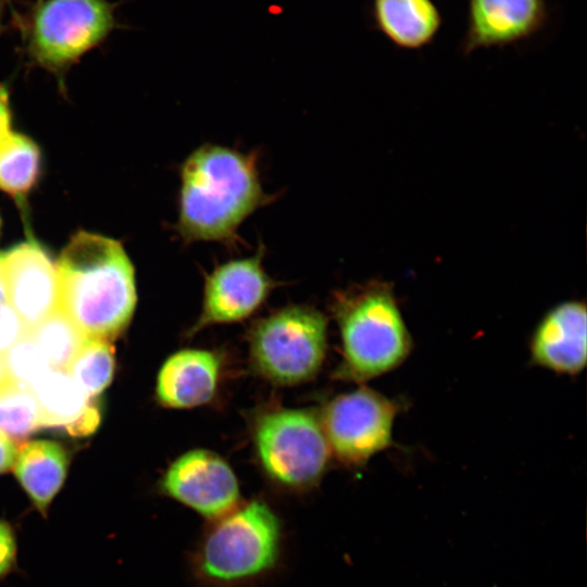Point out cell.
I'll return each mask as SVG.
<instances>
[{
  "instance_id": "52a82bcc",
  "label": "cell",
  "mask_w": 587,
  "mask_h": 587,
  "mask_svg": "<svg viewBox=\"0 0 587 587\" xmlns=\"http://www.w3.org/2000/svg\"><path fill=\"white\" fill-rule=\"evenodd\" d=\"M328 321L309 304H288L255 320L248 330L252 372L274 386L307 383L323 367Z\"/></svg>"
},
{
  "instance_id": "ba28073f",
  "label": "cell",
  "mask_w": 587,
  "mask_h": 587,
  "mask_svg": "<svg viewBox=\"0 0 587 587\" xmlns=\"http://www.w3.org/2000/svg\"><path fill=\"white\" fill-rule=\"evenodd\" d=\"M401 411L396 399L365 386L339 394L319 409L332 455L350 469L364 466L394 446V426Z\"/></svg>"
},
{
  "instance_id": "7c38bea8",
  "label": "cell",
  "mask_w": 587,
  "mask_h": 587,
  "mask_svg": "<svg viewBox=\"0 0 587 587\" xmlns=\"http://www.w3.org/2000/svg\"><path fill=\"white\" fill-rule=\"evenodd\" d=\"M546 0H467L464 54L529 39L547 24Z\"/></svg>"
},
{
  "instance_id": "ffe728a7",
  "label": "cell",
  "mask_w": 587,
  "mask_h": 587,
  "mask_svg": "<svg viewBox=\"0 0 587 587\" xmlns=\"http://www.w3.org/2000/svg\"><path fill=\"white\" fill-rule=\"evenodd\" d=\"M50 367L66 370L86 337L59 309L27 333Z\"/></svg>"
},
{
  "instance_id": "603a6c76",
  "label": "cell",
  "mask_w": 587,
  "mask_h": 587,
  "mask_svg": "<svg viewBox=\"0 0 587 587\" xmlns=\"http://www.w3.org/2000/svg\"><path fill=\"white\" fill-rule=\"evenodd\" d=\"M18 538L15 526L0 517V582L17 570Z\"/></svg>"
},
{
  "instance_id": "f1b7e54d",
  "label": "cell",
  "mask_w": 587,
  "mask_h": 587,
  "mask_svg": "<svg viewBox=\"0 0 587 587\" xmlns=\"http://www.w3.org/2000/svg\"><path fill=\"white\" fill-rule=\"evenodd\" d=\"M4 302H5V296H4L3 287L0 282V303H4Z\"/></svg>"
},
{
  "instance_id": "277c9868",
  "label": "cell",
  "mask_w": 587,
  "mask_h": 587,
  "mask_svg": "<svg viewBox=\"0 0 587 587\" xmlns=\"http://www.w3.org/2000/svg\"><path fill=\"white\" fill-rule=\"evenodd\" d=\"M329 310L340 338L333 379L364 385L410 355L412 336L391 283L373 279L335 291Z\"/></svg>"
},
{
  "instance_id": "44dd1931",
  "label": "cell",
  "mask_w": 587,
  "mask_h": 587,
  "mask_svg": "<svg viewBox=\"0 0 587 587\" xmlns=\"http://www.w3.org/2000/svg\"><path fill=\"white\" fill-rule=\"evenodd\" d=\"M39 427L40 412L33 391L7 377L0 383V430L20 442Z\"/></svg>"
},
{
  "instance_id": "9c48e42d",
  "label": "cell",
  "mask_w": 587,
  "mask_h": 587,
  "mask_svg": "<svg viewBox=\"0 0 587 587\" xmlns=\"http://www.w3.org/2000/svg\"><path fill=\"white\" fill-rule=\"evenodd\" d=\"M157 491L205 522L223 516L243 500L230 464L204 448L190 449L173 460L157 482Z\"/></svg>"
},
{
  "instance_id": "7402d4cb",
  "label": "cell",
  "mask_w": 587,
  "mask_h": 587,
  "mask_svg": "<svg viewBox=\"0 0 587 587\" xmlns=\"http://www.w3.org/2000/svg\"><path fill=\"white\" fill-rule=\"evenodd\" d=\"M2 357L8 377L30 390L51 369L28 334L16 341Z\"/></svg>"
},
{
  "instance_id": "d4e9b609",
  "label": "cell",
  "mask_w": 587,
  "mask_h": 587,
  "mask_svg": "<svg viewBox=\"0 0 587 587\" xmlns=\"http://www.w3.org/2000/svg\"><path fill=\"white\" fill-rule=\"evenodd\" d=\"M17 451L15 442L0 430V474L13 467Z\"/></svg>"
},
{
  "instance_id": "d6986e66",
  "label": "cell",
  "mask_w": 587,
  "mask_h": 587,
  "mask_svg": "<svg viewBox=\"0 0 587 587\" xmlns=\"http://www.w3.org/2000/svg\"><path fill=\"white\" fill-rule=\"evenodd\" d=\"M65 372L93 398L112 380L114 373V348L108 340L86 338Z\"/></svg>"
},
{
  "instance_id": "5b68a950",
  "label": "cell",
  "mask_w": 587,
  "mask_h": 587,
  "mask_svg": "<svg viewBox=\"0 0 587 587\" xmlns=\"http://www.w3.org/2000/svg\"><path fill=\"white\" fill-rule=\"evenodd\" d=\"M248 427L257 467L274 489L299 496L317 488L333 459L317 410L271 402L249 414Z\"/></svg>"
},
{
  "instance_id": "4fadbf2b",
  "label": "cell",
  "mask_w": 587,
  "mask_h": 587,
  "mask_svg": "<svg viewBox=\"0 0 587 587\" xmlns=\"http://www.w3.org/2000/svg\"><path fill=\"white\" fill-rule=\"evenodd\" d=\"M585 302L566 300L549 309L529 339L530 362L560 375H577L587 359Z\"/></svg>"
},
{
  "instance_id": "2e32d148",
  "label": "cell",
  "mask_w": 587,
  "mask_h": 587,
  "mask_svg": "<svg viewBox=\"0 0 587 587\" xmlns=\"http://www.w3.org/2000/svg\"><path fill=\"white\" fill-rule=\"evenodd\" d=\"M64 449L52 441L35 440L21 446L13 465L15 477L32 508L47 519L67 474Z\"/></svg>"
},
{
  "instance_id": "5bb4252c",
  "label": "cell",
  "mask_w": 587,
  "mask_h": 587,
  "mask_svg": "<svg viewBox=\"0 0 587 587\" xmlns=\"http://www.w3.org/2000/svg\"><path fill=\"white\" fill-rule=\"evenodd\" d=\"M222 352L185 348L162 364L155 383V398L168 409H192L211 403L218 394L224 374Z\"/></svg>"
},
{
  "instance_id": "9a60e30c",
  "label": "cell",
  "mask_w": 587,
  "mask_h": 587,
  "mask_svg": "<svg viewBox=\"0 0 587 587\" xmlns=\"http://www.w3.org/2000/svg\"><path fill=\"white\" fill-rule=\"evenodd\" d=\"M37 401L41 426L62 428L72 436L93 433L100 412L64 370L50 369L32 388Z\"/></svg>"
},
{
  "instance_id": "7a4b0ae2",
  "label": "cell",
  "mask_w": 587,
  "mask_h": 587,
  "mask_svg": "<svg viewBox=\"0 0 587 587\" xmlns=\"http://www.w3.org/2000/svg\"><path fill=\"white\" fill-rule=\"evenodd\" d=\"M59 310L86 338L112 340L128 326L137 302L135 270L122 245L78 233L57 263Z\"/></svg>"
},
{
  "instance_id": "6da1fadb",
  "label": "cell",
  "mask_w": 587,
  "mask_h": 587,
  "mask_svg": "<svg viewBox=\"0 0 587 587\" xmlns=\"http://www.w3.org/2000/svg\"><path fill=\"white\" fill-rule=\"evenodd\" d=\"M260 153L203 143L179 166L178 239L185 245L220 242L237 248L243 242L241 224L257 210L275 200L264 191L259 170Z\"/></svg>"
},
{
  "instance_id": "cb8c5ba5",
  "label": "cell",
  "mask_w": 587,
  "mask_h": 587,
  "mask_svg": "<svg viewBox=\"0 0 587 587\" xmlns=\"http://www.w3.org/2000/svg\"><path fill=\"white\" fill-rule=\"evenodd\" d=\"M27 334L22 320L8 303H0V354Z\"/></svg>"
},
{
  "instance_id": "e0dca14e",
  "label": "cell",
  "mask_w": 587,
  "mask_h": 587,
  "mask_svg": "<svg viewBox=\"0 0 587 587\" xmlns=\"http://www.w3.org/2000/svg\"><path fill=\"white\" fill-rule=\"evenodd\" d=\"M374 27L401 49H421L436 38L442 17L432 0H372Z\"/></svg>"
},
{
  "instance_id": "ac0fdd59",
  "label": "cell",
  "mask_w": 587,
  "mask_h": 587,
  "mask_svg": "<svg viewBox=\"0 0 587 587\" xmlns=\"http://www.w3.org/2000/svg\"><path fill=\"white\" fill-rule=\"evenodd\" d=\"M40 162L39 148L30 138L10 133L0 141V189L25 197L38 180Z\"/></svg>"
},
{
  "instance_id": "8fae6325",
  "label": "cell",
  "mask_w": 587,
  "mask_h": 587,
  "mask_svg": "<svg viewBox=\"0 0 587 587\" xmlns=\"http://www.w3.org/2000/svg\"><path fill=\"white\" fill-rule=\"evenodd\" d=\"M0 282L27 333L59 309L57 266L35 241L0 253Z\"/></svg>"
},
{
  "instance_id": "484cf974",
  "label": "cell",
  "mask_w": 587,
  "mask_h": 587,
  "mask_svg": "<svg viewBox=\"0 0 587 587\" xmlns=\"http://www.w3.org/2000/svg\"><path fill=\"white\" fill-rule=\"evenodd\" d=\"M11 113L7 88L0 85V141L10 134Z\"/></svg>"
},
{
  "instance_id": "4316f807",
  "label": "cell",
  "mask_w": 587,
  "mask_h": 587,
  "mask_svg": "<svg viewBox=\"0 0 587 587\" xmlns=\"http://www.w3.org/2000/svg\"><path fill=\"white\" fill-rule=\"evenodd\" d=\"M13 9V0H0V36L10 28V20H7L8 13Z\"/></svg>"
},
{
  "instance_id": "83f0119b",
  "label": "cell",
  "mask_w": 587,
  "mask_h": 587,
  "mask_svg": "<svg viewBox=\"0 0 587 587\" xmlns=\"http://www.w3.org/2000/svg\"><path fill=\"white\" fill-rule=\"evenodd\" d=\"M7 377L8 375H7V371H5V366L3 362V357L2 354H0V383H2Z\"/></svg>"
},
{
  "instance_id": "30bf717a",
  "label": "cell",
  "mask_w": 587,
  "mask_h": 587,
  "mask_svg": "<svg viewBox=\"0 0 587 587\" xmlns=\"http://www.w3.org/2000/svg\"><path fill=\"white\" fill-rule=\"evenodd\" d=\"M264 251L260 245L253 255L226 261L204 274L201 310L187 338L210 326L245 321L265 303L277 283L263 266Z\"/></svg>"
},
{
  "instance_id": "8992f818",
  "label": "cell",
  "mask_w": 587,
  "mask_h": 587,
  "mask_svg": "<svg viewBox=\"0 0 587 587\" xmlns=\"http://www.w3.org/2000/svg\"><path fill=\"white\" fill-rule=\"evenodd\" d=\"M118 5L109 0H33L22 11L12 9L10 25L30 62L62 73L114 30L125 28L116 14Z\"/></svg>"
},
{
  "instance_id": "3957f363",
  "label": "cell",
  "mask_w": 587,
  "mask_h": 587,
  "mask_svg": "<svg viewBox=\"0 0 587 587\" xmlns=\"http://www.w3.org/2000/svg\"><path fill=\"white\" fill-rule=\"evenodd\" d=\"M286 544L278 511L253 497L205 522L188 553V572L199 587H255L282 569Z\"/></svg>"
}]
</instances>
